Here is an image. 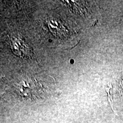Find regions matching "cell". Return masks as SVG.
<instances>
[{"instance_id":"1","label":"cell","mask_w":123,"mask_h":123,"mask_svg":"<svg viewBox=\"0 0 123 123\" xmlns=\"http://www.w3.org/2000/svg\"><path fill=\"white\" fill-rule=\"evenodd\" d=\"M112 86L111 83H108L107 84V87L105 88V91L107 92L108 94V101H110L111 106L112 110L115 112L113 108V103H112V95H111V89H112Z\"/></svg>"},{"instance_id":"2","label":"cell","mask_w":123,"mask_h":123,"mask_svg":"<svg viewBox=\"0 0 123 123\" xmlns=\"http://www.w3.org/2000/svg\"><path fill=\"white\" fill-rule=\"evenodd\" d=\"M74 60H71V61H70V63H74Z\"/></svg>"}]
</instances>
